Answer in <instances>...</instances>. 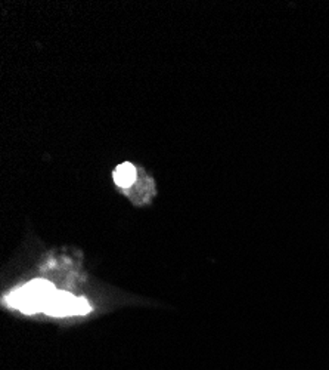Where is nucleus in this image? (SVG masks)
<instances>
[{"mask_svg":"<svg viewBox=\"0 0 329 370\" xmlns=\"http://www.w3.org/2000/svg\"><path fill=\"white\" fill-rule=\"evenodd\" d=\"M91 311V305L84 299L75 298L67 292H55L52 298L49 299L45 314L55 317H67V316H83Z\"/></svg>","mask_w":329,"mask_h":370,"instance_id":"2","label":"nucleus"},{"mask_svg":"<svg viewBox=\"0 0 329 370\" xmlns=\"http://www.w3.org/2000/svg\"><path fill=\"white\" fill-rule=\"evenodd\" d=\"M56 290L52 283L39 279L12 292L6 298V304L25 314L43 313L49 299L52 298Z\"/></svg>","mask_w":329,"mask_h":370,"instance_id":"1","label":"nucleus"},{"mask_svg":"<svg viewBox=\"0 0 329 370\" xmlns=\"http://www.w3.org/2000/svg\"><path fill=\"white\" fill-rule=\"evenodd\" d=\"M135 178L136 169L130 163H123L114 172V179H116L117 185H120V187H129V185L133 184Z\"/></svg>","mask_w":329,"mask_h":370,"instance_id":"3","label":"nucleus"}]
</instances>
